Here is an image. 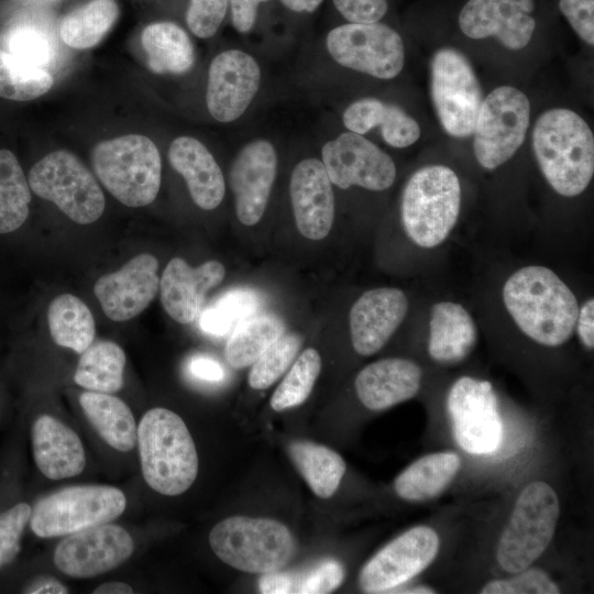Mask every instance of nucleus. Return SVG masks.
Listing matches in <instances>:
<instances>
[{
	"mask_svg": "<svg viewBox=\"0 0 594 594\" xmlns=\"http://www.w3.org/2000/svg\"><path fill=\"white\" fill-rule=\"evenodd\" d=\"M503 300L519 329L537 343L558 346L571 338L579 304L553 271L543 266L518 270L505 283Z\"/></svg>",
	"mask_w": 594,
	"mask_h": 594,
	"instance_id": "nucleus-1",
	"label": "nucleus"
},
{
	"mask_svg": "<svg viewBox=\"0 0 594 594\" xmlns=\"http://www.w3.org/2000/svg\"><path fill=\"white\" fill-rule=\"evenodd\" d=\"M532 147L544 178L558 194L574 197L586 189L594 173V136L576 112L544 111L535 123Z\"/></svg>",
	"mask_w": 594,
	"mask_h": 594,
	"instance_id": "nucleus-2",
	"label": "nucleus"
},
{
	"mask_svg": "<svg viewBox=\"0 0 594 594\" xmlns=\"http://www.w3.org/2000/svg\"><path fill=\"white\" fill-rule=\"evenodd\" d=\"M141 470L155 492L176 496L185 493L198 474V454L184 420L174 411L147 410L138 426Z\"/></svg>",
	"mask_w": 594,
	"mask_h": 594,
	"instance_id": "nucleus-3",
	"label": "nucleus"
},
{
	"mask_svg": "<svg viewBox=\"0 0 594 594\" xmlns=\"http://www.w3.org/2000/svg\"><path fill=\"white\" fill-rule=\"evenodd\" d=\"M91 161L102 185L121 204L138 208L155 200L162 161L147 136L128 134L102 141L94 147Z\"/></svg>",
	"mask_w": 594,
	"mask_h": 594,
	"instance_id": "nucleus-4",
	"label": "nucleus"
},
{
	"mask_svg": "<svg viewBox=\"0 0 594 594\" xmlns=\"http://www.w3.org/2000/svg\"><path fill=\"white\" fill-rule=\"evenodd\" d=\"M209 543L228 565L260 574L283 569L296 551L295 538L283 522L246 516L219 521L209 534Z\"/></svg>",
	"mask_w": 594,
	"mask_h": 594,
	"instance_id": "nucleus-5",
	"label": "nucleus"
},
{
	"mask_svg": "<svg viewBox=\"0 0 594 594\" xmlns=\"http://www.w3.org/2000/svg\"><path fill=\"white\" fill-rule=\"evenodd\" d=\"M460 204V182L451 168L429 165L418 169L407 182L402 198L407 235L421 248L441 244L458 221Z\"/></svg>",
	"mask_w": 594,
	"mask_h": 594,
	"instance_id": "nucleus-6",
	"label": "nucleus"
},
{
	"mask_svg": "<svg viewBox=\"0 0 594 594\" xmlns=\"http://www.w3.org/2000/svg\"><path fill=\"white\" fill-rule=\"evenodd\" d=\"M559 514V499L549 484H528L518 496L501 536L499 565L509 573H517L535 562L551 542Z\"/></svg>",
	"mask_w": 594,
	"mask_h": 594,
	"instance_id": "nucleus-7",
	"label": "nucleus"
},
{
	"mask_svg": "<svg viewBox=\"0 0 594 594\" xmlns=\"http://www.w3.org/2000/svg\"><path fill=\"white\" fill-rule=\"evenodd\" d=\"M127 507L124 493L113 486H70L40 499L32 508L30 528L38 538H55L111 522Z\"/></svg>",
	"mask_w": 594,
	"mask_h": 594,
	"instance_id": "nucleus-8",
	"label": "nucleus"
},
{
	"mask_svg": "<svg viewBox=\"0 0 594 594\" xmlns=\"http://www.w3.org/2000/svg\"><path fill=\"white\" fill-rule=\"evenodd\" d=\"M29 185L76 223H92L103 213L106 201L99 184L68 151H55L40 160L30 170Z\"/></svg>",
	"mask_w": 594,
	"mask_h": 594,
	"instance_id": "nucleus-9",
	"label": "nucleus"
},
{
	"mask_svg": "<svg viewBox=\"0 0 594 594\" xmlns=\"http://www.w3.org/2000/svg\"><path fill=\"white\" fill-rule=\"evenodd\" d=\"M527 96L510 86L492 90L482 101L475 125L473 150L481 166L494 169L521 146L529 127Z\"/></svg>",
	"mask_w": 594,
	"mask_h": 594,
	"instance_id": "nucleus-10",
	"label": "nucleus"
},
{
	"mask_svg": "<svg viewBox=\"0 0 594 594\" xmlns=\"http://www.w3.org/2000/svg\"><path fill=\"white\" fill-rule=\"evenodd\" d=\"M431 98L443 129L454 138L470 136L481 108L482 88L464 54L452 47L432 56Z\"/></svg>",
	"mask_w": 594,
	"mask_h": 594,
	"instance_id": "nucleus-11",
	"label": "nucleus"
},
{
	"mask_svg": "<svg viewBox=\"0 0 594 594\" xmlns=\"http://www.w3.org/2000/svg\"><path fill=\"white\" fill-rule=\"evenodd\" d=\"M447 408L459 447L470 454H491L503 440L497 397L487 381L460 377L450 388Z\"/></svg>",
	"mask_w": 594,
	"mask_h": 594,
	"instance_id": "nucleus-12",
	"label": "nucleus"
},
{
	"mask_svg": "<svg viewBox=\"0 0 594 594\" xmlns=\"http://www.w3.org/2000/svg\"><path fill=\"white\" fill-rule=\"evenodd\" d=\"M326 43L338 64L376 78L392 79L404 67L403 40L383 23L340 25L329 32Z\"/></svg>",
	"mask_w": 594,
	"mask_h": 594,
	"instance_id": "nucleus-13",
	"label": "nucleus"
},
{
	"mask_svg": "<svg viewBox=\"0 0 594 594\" xmlns=\"http://www.w3.org/2000/svg\"><path fill=\"white\" fill-rule=\"evenodd\" d=\"M134 540L121 526L106 522L67 535L55 548L54 563L74 579H90L123 564Z\"/></svg>",
	"mask_w": 594,
	"mask_h": 594,
	"instance_id": "nucleus-14",
	"label": "nucleus"
},
{
	"mask_svg": "<svg viewBox=\"0 0 594 594\" xmlns=\"http://www.w3.org/2000/svg\"><path fill=\"white\" fill-rule=\"evenodd\" d=\"M438 550L439 538L432 528H410L364 564L359 575L360 587L366 593L391 592L422 572Z\"/></svg>",
	"mask_w": 594,
	"mask_h": 594,
	"instance_id": "nucleus-15",
	"label": "nucleus"
},
{
	"mask_svg": "<svg viewBox=\"0 0 594 594\" xmlns=\"http://www.w3.org/2000/svg\"><path fill=\"white\" fill-rule=\"evenodd\" d=\"M322 164L341 189L360 186L382 191L396 178L394 161L377 145L354 132H344L322 147Z\"/></svg>",
	"mask_w": 594,
	"mask_h": 594,
	"instance_id": "nucleus-16",
	"label": "nucleus"
},
{
	"mask_svg": "<svg viewBox=\"0 0 594 594\" xmlns=\"http://www.w3.org/2000/svg\"><path fill=\"white\" fill-rule=\"evenodd\" d=\"M261 69L256 61L240 50H229L217 55L209 67L207 107L219 122L237 120L256 95Z\"/></svg>",
	"mask_w": 594,
	"mask_h": 594,
	"instance_id": "nucleus-17",
	"label": "nucleus"
},
{
	"mask_svg": "<svg viewBox=\"0 0 594 594\" xmlns=\"http://www.w3.org/2000/svg\"><path fill=\"white\" fill-rule=\"evenodd\" d=\"M158 261L142 253L120 270L101 276L94 286L105 315L113 321H127L141 314L160 289Z\"/></svg>",
	"mask_w": 594,
	"mask_h": 594,
	"instance_id": "nucleus-18",
	"label": "nucleus"
},
{
	"mask_svg": "<svg viewBox=\"0 0 594 594\" xmlns=\"http://www.w3.org/2000/svg\"><path fill=\"white\" fill-rule=\"evenodd\" d=\"M534 0H469L459 15L461 31L471 38L495 36L509 50H521L531 40L536 21Z\"/></svg>",
	"mask_w": 594,
	"mask_h": 594,
	"instance_id": "nucleus-19",
	"label": "nucleus"
},
{
	"mask_svg": "<svg viewBox=\"0 0 594 594\" xmlns=\"http://www.w3.org/2000/svg\"><path fill=\"white\" fill-rule=\"evenodd\" d=\"M277 155L266 140L246 144L232 163L229 182L240 222L251 227L264 215L276 177Z\"/></svg>",
	"mask_w": 594,
	"mask_h": 594,
	"instance_id": "nucleus-20",
	"label": "nucleus"
},
{
	"mask_svg": "<svg viewBox=\"0 0 594 594\" xmlns=\"http://www.w3.org/2000/svg\"><path fill=\"white\" fill-rule=\"evenodd\" d=\"M404 292L381 287L365 292L350 310V333L354 350L364 356L381 350L406 317Z\"/></svg>",
	"mask_w": 594,
	"mask_h": 594,
	"instance_id": "nucleus-21",
	"label": "nucleus"
},
{
	"mask_svg": "<svg viewBox=\"0 0 594 594\" xmlns=\"http://www.w3.org/2000/svg\"><path fill=\"white\" fill-rule=\"evenodd\" d=\"M289 191L299 232L310 240L326 238L334 219V196L322 162H299L292 173Z\"/></svg>",
	"mask_w": 594,
	"mask_h": 594,
	"instance_id": "nucleus-22",
	"label": "nucleus"
},
{
	"mask_svg": "<svg viewBox=\"0 0 594 594\" xmlns=\"http://www.w3.org/2000/svg\"><path fill=\"white\" fill-rule=\"evenodd\" d=\"M224 275V266L218 261L191 267L180 257L172 258L160 279L165 311L179 323H191L201 311L207 292L220 284Z\"/></svg>",
	"mask_w": 594,
	"mask_h": 594,
	"instance_id": "nucleus-23",
	"label": "nucleus"
},
{
	"mask_svg": "<svg viewBox=\"0 0 594 594\" xmlns=\"http://www.w3.org/2000/svg\"><path fill=\"white\" fill-rule=\"evenodd\" d=\"M32 452L35 464L50 480H63L80 474L86 454L79 436L61 420L38 416L31 429Z\"/></svg>",
	"mask_w": 594,
	"mask_h": 594,
	"instance_id": "nucleus-24",
	"label": "nucleus"
},
{
	"mask_svg": "<svg viewBox=\"0 0 594 594\" xmlns=\"http://www.w3.org/2000/svg\"><path fill=\"white\" fill-rule=\"evenodd\" d=\"M422 371L410 360L391 358L373 362L355 378L361 403L371 410H384L413 398L420 388Z\"/></svg>",
	"mask_w": 594,
	"mask_h": 594,
	"instance_id": "nucleus-25",
	"label": "nucleus"
},
{
	"mask_svg": "<svg viewBox=\"0 0 594 594\" xmlns=\"http://www.w3.org/2000/svg\"><path fill=\"white\" fill-rule=\"evenodd\" d=\"M172 167L186 180L194 202L204 210L217 208L226 193L223 174L207 147L191 136L175 139L168 148Z\"/></svg>",
	"mask_w": 594,
	"mask_h": 594,
	"instance_id": "nucleus-26",
	"label": "nucleus"
},
{
	"mask_svg": "<svg viewBox=\"0 0 594 594\" xmlns=\"http://www.w3.org/2000/svg\"><path fill=\"white\" fill-rule=\"evenodd\" d=\"M428 353L440 363L465 359L476 343L477 330L472 316L460 304L437 302L431 308Z\"/></svg>",
	"mask_w": 594,
	"mask_h": 594,
	"instance_id": "nucleus-27",
	"label": "nucleus"
},
{
	"mask_svg": "<svg viewBox=\"0 0 594 594\" xmlns=\"http://www.w3.org/2000/svg\"><path fill=\"white\" fill-rule=\"evenodd\" d=\"M349 131L365 134L381 127L384 141L394 147H407L420 136L417 121L400 107L376 98H363L351 103L343 113Z\"/></svg>",
	"mask_w": 594,
	"mask_h": 594,
	"instance_id": "nucleus-28",
	"label": "nucleus"
},
{
	"mask_svg": "<svg viewBox=\"0 0 594 594\" xmlns=\"http://www.w3.org/2000/svg\"><path fill=\"white\" fill-rule=\"evenodd\" d=\"M86 417L99 436L113 449L131 451L138 440V426L130 407L119 397L87 391L79 397Z\"/></svg>",
	"mask_w": 594,
	"mask_h": 594,
	"instance_id": "nucleus-29",
	"label": "nucleus"
},
{
	"mask_svg": "<svg viewBox=\"0 0 594 594\" xmlns=\"http://www.w3.org/2000/svg\"><path fill=\"white\" fill-rule=\"evenodd\" d=\"M460 465V457L454 452L424 455L396 477L395 491L399 497L409 502L432 499L450 485Z\"/></svg>",
	"mask_w": 594,
	"mask_h": 594,
	"instance_id": "nucleus-30",
	"label": "nucleus"
},
{
	"mask_svg": "<svg viewBox=\"0 0 594 594\" xmlns=\"http://www.w3.org/2000/svg\"><path fill=\"white\" fill-rule=\"evenodd\" d=\"M148 68L156 74H183L195 61L194 47L187 33L172 22L147 25L141 35Z\"/></svg>",
	"mask_w": 594,
	"mask_h": 594,
	"instance_id": "nucleus-31",
	"label": "nucleus"
},
{
	"mask_svg": "<svg viewBox=\"0 0 594 594\" xmlns=\"http://www.w3.org/2000/svg\"><path fill=\"white\" fill-rule=\"evenodd\" d=\"M289 457L311 491L320 498L331 497L345 472V462L332 449L310 441H293Z\"/></svg>",
	"mask_w": 594,
	"mask_h": 594,
	"instance_id": "nucleus-32",
	"label": "nucleus"
},
{
	"mask_svg": "<svg viewBox=\"0 0 594 594\" xmlns=\"http://www.w3.org/2000/svg\"><path fill=\"white\" fill-rule=\"evenodd\" d=\"M47 321L54 342L81 354L95 340V319L77 296L62 294L47 309Z\"/></svg>",
	"mask_w": 594,
	"mask_h": 594,
	"instance_id": "nucleus-33",
	"label": "nucleus"
},
{
	"mask_svg": "<svg viewBox=\"0 0 594 594\" xmlns=\"http://www.w3.org/2000/svg\"><path fill=\"white\" fill-rule=\"evenodd\" d=\"M125 362V353L117 343H91L80 355L74 381L87 391L116 393L123 385Z\"/></svg>",
	"mask_w": 594,
	"mask_h": 594,
	"instance_id": "nucleus-34",
	"label": "nucleus"
},
{
	"mask_svg": "<svg viewBox=\"0 0 594 594\" xmlns=\"http://www.w3.org/2000/svg\"><path fill=\"white\" fill-rule=\"evenodd\" d=\"M284 332V323L274 315L249 317L233 329L227 342V362L238 370L253 364Z\"/></svg>",
	"mask_w": 594,
	"mask_h": 594,
	"instance_id": "nucleus-35",
	"label": "nucleus"
},
{
	"mask_svg": "<svg viewBox=\"0 0 594 594\" xmlns=\"http://www.w3.org/2000/svg\"><path fill=\"white\" fill-rule=\"evenodd\" d=\"M118 15L114 0H91L64 18L59 36L73 48H90L109 32Z\"/></svg>",
	"mask_w": 594,
	"mask_h": 594,
	"instance_id": "nucleus-36",
	"label": "nucleus"
},
{
	"mask_svg": "<svg viewBox=\"0 0 594 594\" xmlns=\"http://www.w3.org/2000/svg\"><path fill=\"white\" fill-rule=\"evenodd\" d=\"M30 185L15 155L0 150V234L18 230L29 216Z\"/></svg>",
	"mask_w": 594,
	"mask_h": 594,
	"instance_id": "nucleus-37",
	"label": "nucleus"
},
{
	"mask_svg": "<svg viewBox=\"0 0 594 594\" xmlns=\"http://www.w3.org/2000/svg\"><path fill=\"white\" fill-rule=\"evenodd\" d=\"M53 77L43 68L25 63L10 52L0 50V97L28 101L46 94Z\"/></svg>",
	"mask_w": 594,
	"mask_h": 594,
	"instance_id": "nucleus-38",
	"label": "nucleus"
},
{
	"mask_svg": "<svg viewBox=\"0 0 594 594\" xmlns=\"http://www.w3.org/2000/svg\"><path fill=\"white\" fill-rule=\"evenodd\" d=\"M261 305L260 297L251 289H231L200 311L199 328L212 336H224L239 323L255 315Z\"/></svg>",
	"mask_w": 594,
	"mask_h": 594,
	"instance_id": "nucleus-39",
	"label": "nucleus"
},
{
	"mask_svg": "<svg viewBox=\"0 0 594 594\" xmlns=\"http://www.w3.org/2000/svg\"><path fill=\"white\" fill-rule=\"evenodd\" d=\"M321 370V358L317 350L306 349L290 366L275 389L271 406L283 411L301 405L310 395Z\"/></svg>",
	"mask_w": 594,
	"mask_h": 594,
	"instance_id": "nucleus-40",
	"label": "nucleus"
},
{
	"mask_svg": "<svg viewBox=\"0 0 594 594\" xmlns=\"http://www.w3.org/2000/svg\"><path fill=\"white\" fill-rule=\"evenodd\" d=\"M300 346L298 334L280 336L252 364L249 385L254 389H265L273 385L292 365Z\"/></svg>",
	"mask_w": 594,
	"mask_h": 594,
	"instance_id": "nucleus-41",
	"label": "nucleus"
},
{
	"mask_svg": "<svg viewBox=\"0 0 594 594\" xmlns=\"http://www.w3.org/2000/svg\"><path fill=\"white\" fill-rule=\"evenodd\" d=\"M31 514V506L24 502L0 512V571L19 556L22 536L30 522Z\"/></svg>",
	"mask_w": 594,
	"mask_h": 594,
	"instance_id": "nucleus-42",
	"label": "nucleus"
},
{
	"mask_svg": "<svg viewBox=\"0 0 594 594\" xmlns=\"http://www.w3.org/2000/svg\"><path fill=\"white\" fill-rule=\"evenodd\" d=\"M510 579L494 580L482 590V594H558L559 586L542 570L525 569Z\"/></svg>",
	"mask_w": 594,
	"mask_h": 594,
	"instance_id": "nucleus-43",
	"label": "nucleus"
},
{
	"mask_svg": "<svg viewBox=\"0 0 594 594\" xmlns=\"http://www.w3.org/2000/svg\"><path fill=\"white\" fill-rule=\"evenodd\" d=\"M293 593L326 594L337 590L344 580V568L336 559H323L301 574H294Z\"/></svg>",
	"mask_w": 594,
	"mask_h": 594,
	"instance_id": "nucleus-44",
	"label": "nucleus"
},
{
	"mask_svg": "<svg viewBox=\"0 0 594 594\" xmlns=\"http://www.w3.org/2000/svg\"><path fill=\"white\" fill-rule=\"evenodd\" d=\"M8 47L19 59L41 68L54 55L50 38L42 31L30 26L12 31L8 38Z\"/></svg>",
	"mask_w": 594,
	"mask_h": 594,
	"instance_id": "nucleus-45",
	"label": "nucleus"
},
{
	"mask_svg": "<svg viewBox=\"0 0 594 594\" xmlns=\"http://www.w3.org/2000/svg\"><path fill=\"white\" fill-rule=\"evenodd\" d=\"M228 0H190L187 10V24L200 38L211 37L224 19Z\"/></svg>",
	"mask_w": 594,
	"mask_h": 594,
	"instance_id": "nucleus-46",
	"label": "nucleus"
},
{
	"mask_svg": "<svg viewBox=\"0 0 594 594\" xmlns=\"http://www.w3.org/2000/svg\"><path fill=\"white\" fill-rule=\"evenodd\" d=\"M559 8L578 35L594 44V0H560Z\"/></svg>",
	"mask_w": 594,
	"mask_h": 594,
	"instance_id": "nucleus-47",
	"label": "nucleus"
},
{
	"mask_svg": "<svg viewBox=\"0 0 594 594\" xmlns=\"http://www.w3.org/2000/svg\"><path fill=\"white\" fill-rule=\"evenodd\" d=\"M333 2L350 23L378 22L387 12L386 0H333Z\"/></svg>",
	"mask_w": 594,
	"mask_h": 594,
	"instance_id": "nucleus-48",
	"label": "nucleus"
},
{
	"mask_svg": "<svg viewBox=\"0 0 594 594\" xmlns=\"http://www.w3.org/2000/svg\"><path fill=\"white\" fill-rule=\"evenodd\" d=\"M190 378L202 384L216 385L224 381L226 370L216 359L206 354H196L186 363Z\"/></svg>",
	"mask_w": 594,
	"mask_h": 594,
	"instance_id": "nucleus-49",
	"label": "nucleus"
},
{
	"mask_svg": "<svg viewBox=\"0 0 594 594\" xmlns=\"http://www.w3.org/2000/svg\"><path fill=\"white\" fill-rule=\"evenodd\" d=\"M267 0H230L233 26L241 33L249 32L255 22L257 6Z\"/></svg>",
	"mask_w": 594,
	"mask_h": 594,
	"instance_id": "nucleus-50",
	"label": "nucleus"
},
{
	"mask_svg": "<svg viewBox=\"0 0 594 594\" xmlns=\"http://www.w3.org/2000/svg\"><path fill=\"white\" fill-rule=\"evenodd\" d=\"M293 573L279 572V570L262 574L258 581V590L263 594L293 593Z\"/></svg>",
	"mask_w": 594,
	"mask_h": 594,
	"instance_id": "nucleus-51",
	"label": "nucleus"
},
{
	"mask_svg": "<svg viewBox=\"0 0 594 594\" xmlns=\"http://www.w3.org/2000/svg\"><path fill=\"white\" fill-rule=\"evenodd\" d=\"M576 331L580 340L587 349L594 346V299L591 298L579 309Z\"/></svg>",
	"mask_w": 594,
	"mask_h": 594,
	"instance_id": "nucleus-52",
	"label": "nucleus"
},
{
	"mask_svg": "<svg viewBox=\"0 0 594 594\" xmlns=\"http://www.w3.org/2000/svg\"><path fill=\"white\" fill-rule=\"evenodd\" d=\"M24 593L31 594H65L68 588L61 581L51 576H40L24 587Z\"/></svg>",
	"mask_w": 594,
	"mask_h": 594,
	"instance_id": "nucleus-53",
	"label": "nucleus"
},
{
	"mask_svg": "<svg viewBox=\"0 0 594 594\" xmlns=\"http://www.w3.org/2000/svg\"><path fill=\"white\" fill-rule=\"evenodd\" d=\"M133 592L132 586L120 581L105 582L94 590V594H132Z\"/></svg>",
	"mask_w": 594,
	"mask_h": 594,
	"instance_id": "nucleus-54",
	"label": "nucleus"
},
{
	"mask_svg": "<svg viewBox=\"0 0 594 594\" xmlns=\"http://www.w3.org/2000/svg\"><path fill=\"white\" fill-rule=\"evenodd\" d=\"M282 3L295 12H314L322 0H280Z\"/></svg>",
	"mask_w": 594,
	"mask_h": 594,
	"instance_id": "nucleus-55",
	"label": "nucleus"
},
{
	"mask_svg": "<svg viewBox=\"0 0 594 594\" xmlns=\"http://www.w3.org/2000/svg\"><path fill=\"white\" fill-rule=\"evenodd\" d=\"M47 1H51V0H47Z\"/></svg>",
	"mask_w": 594,
	"mask_h": 594,
	"instance_id": "nucleus-56",
	"label": "nucleus"
}]
</instances>
